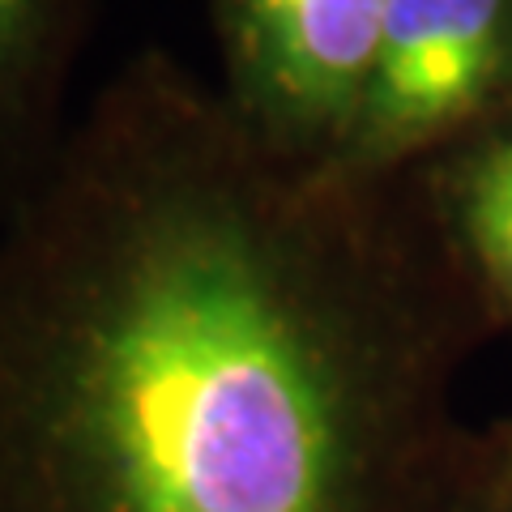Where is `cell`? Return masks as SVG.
Segmentation results:
<instances>
[{
	"label": "cell",
	"mask_w": 512,
	"mask_h": 512,
	"mask_svg": "<svg viewBox=\"0 0 512 512\" xmlns=\"http://www.w3.org/2000/svg\"><path fill=\"white\" fill-rule=\"evenodd\" d=\"M487 342L410 175L146 47L0 214V512H453Z\"/></svg>",
	"instance_id": "6da1fadb"
},
{
	"label": "cell",
	"mask_w": 512,
	"mask_h": 512,
	"mask_svg": "<svg viewBox=\"0 0 512 512\" xmlns=\"http://www.w3.org/2000/svg\"><path fill=\"white\" fill-rule=\"evenodd\" d=\"M512 107V0H384L372 69L333 154L397 180Z\"/></svg>",
	"instance_id": "7a4b0ae2"
},
{
	"label": "cell",
	"mask_w": 512,
	"mask_h": 512,
	"mask_svg": "<svg viewBox=\"0 0 512 512\" xmlns=\"http://www.w3.org/2000/svg\"><path fill=\"white\" fill-rule=\"evenodd\" d=\"M222 94L269 146L333 163L372 69L384 0H210Z\"/></svg>",
	"instance_id": "3957f363"
},
{
	"label": "cell",
	"mask_w": 512,
	"mask_h": 512,
	"mask_svg": "<svg viewBox=\"0 0 512 512\" xmlns=\"http://www.w3.org/2000/svg\"><path fill=\"white\" fill-rule=\"evenodd\" d=\"M99 0H0V214L52 167L64 94Z\"/></svg>",
	"instance_id": "277c9868"
},
{
	"label": "cell",
	"mask_w": 512,
	"mask_h": 512,
	"mask_svg": "<svg viewBox=\"0 0 512 512\" xmlns=\"http://www.w3.org/2000/svg\"><path fill=\"white\" fill-rule=\"evenodd\" d=\"M495 338L512 342V107L410 171Z\"/></svg>",
	"instance_id": "5b68a950"
},
{
	"label": "cell",
	"mask_w": 512,
	"mask_h": 512,
	"mask_svg": "<svg viewBox=\"0 0 512 512\" xmlns=\"http://www.w3.org/2000/svg\"><path fill=\"white\" fill-rule=\"evenodd\" d=\"M453 512H512V419L483 427V444Z\"/></svg>",
	"instance_id": "8992f818"
},
{
	"label": "cell",
	"mask_w": 512,
	"mask_h": 512,
	"mask_svg": "<svg viewBox=\"0 0 512 512\" xmlns=\"http://www.w3.org/2000/svg\"><path fill=\"white\" fill-rule=\"evenodd\" d=\"M508 419H512V414H508Z\"/></svg>",
	"instance_id": "52a82bcc"
}]
</instances>
